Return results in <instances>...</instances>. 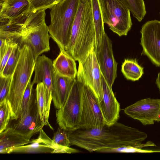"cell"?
<instances>
[{
	"label": "cell",
	"mask_w": 160,
	"mask_h": 160,
	"mask_svg": "<svg viewBox=\"0 0 160 160\" xmlns=\"http://www.w3.org/2000/svg\"><path fill=\"white\" fill-rule=\"evenodd\" d=\"M155 83L159 90L160 93V72L158 73L156 80Z\"/></svg>",
	"instance_id": "cell-34"
},
{
	"label": "cell",
	"mask_w": 160,
	"mask_h": 160,
	"mask_svg": "<svg viewBox=\"0 0 160 160\" xmlns=\"http://www.w3.org/2000/svg\"><path fill=\"white\" fill-rule=\"evenodd\" d=\"M84 85L76 78L64 105L56 111L57 123L67 131L80 128Z\"/></svg>",
	"instance_id": "cell-5"
},
{
	"label": "cell",
	"mask_w": 160,
	"mask_h": 160,
	"mask_svg": "<svg viewBox=\"0 0 160 160\" xmlns=\"http://www.w3.org/2000/svg\"><path fill=\"white\" fill-rule=\"evenodd\" d=\"M12 78V76H0V102L8 99Z\"/></svg>",
	"instance_id": "cell-30"
},
{
	"label": "cell",
	"mask_w": 160,
	"mask_h": 160,
	"mask_svg": "<svg viewBox=\"0 0 160 160\" xmlns=\"http://www.w3.org/2000/svg\"><path fill=\"white\" fill-rule=\"evenodd\" d=\"M74 79L55 73L52 83V100L57 109L64 105L71 89Z\"/></svg>",
	"instance_id": "cell-18"
},
{
	"label": "cell",
	"mask_w": 160,
	"mask_h": 160,
	"mask_svg": "<svg viewBox=\"0 0 160 160\" xmlns=\"http://www.w3.org/2000/svg\"><path fill=\"white\" fill-rule=\"evenodd\" d=\"M104 23L120 37L126 36L132 23L130 10L119 0H99Z\"/></svg>",
	"instance_id": "cell-6"
},
{
	"label": "cell",
	"mask_w": 160,
	"mask_h": 160,
	"mask_svg": "<svg viewBox=\"0 0 160 160\" xmlns=\"http://www.w3.org/2000/svg\"><path fill=\"white\" fill-rule=\"evenodd\" d=\"M52 139L55 144L59 146L70 147L71 146L68 131L59 126L54 133Z\"/></svg>",
	"instance_id": "cell-28"
},
{
	"label": "cell",
	"mask_w": 160,
	"mask_h": 160,
	"mask_svg": "<svg viewBox=\"0 0 160 160\" xmlns=\"http://www.w3.org/2000/svg\"><path fill=\"white\" fill-rule=\"evenodd\" d=\"M21 53V47L18 43L14 46L11 54L0 76H12L18 62Z\"/></svg>",
	"instance_id": "cell-25"
},
{
	"label": "cell",
	"mask_w": 160,
	"mask_h": 160,
	"mask_svg": "<svg viewBox=\"0 0 160 160\" xmlns=\"http://www.w3.org/2000/svg\"><path fill=\"white\" fill-rule=\"evenodd\" d=\"M6 0H0V5L3 4Z\"/></svg>",
	"instance_id": "cell-35"
},
{
	"label": "cell",
	"mask_w": 160,
	"mask_h": 160,
	"mask_svg": "<svg viewBox=\"0 0 160 160\" xmlns=\"http://www.w3.org/2000/svg\"><path fill=\"white\" fill-rule=\"evenodd\" d=\"M32 142V139H27L20 135L13 132L11 128L8 127L0 133V153L8 154L11 149L28 144Z\"/></svg>",
	"instance_id": "cell-21"
},
{
	"label": "cell",
	"mask_w": 160,
	"mask_h": 160,
	"mask_svg": "<svg viewBox=\"0 0 160 160\" xmlns=\"http://www.w3.org/2000/svg\"><path fill=\"white\" fill-rule=\"evenodd\" d=\"M43 127L38 113L36 92L26 115L23 118H19L17 122L10 128L13 132L30 140L31 138L39 132Z\"/></svg>",
	"instance_id": "cell-14"
},
{
	"label": "cell",
	"mask_w": 160,
	"mask_h": 160,
	"mask_svg": "<svg viewBox=\"0 0 160 160\" xmlns=\"http://www.w3.org/2000/svg\"><path fill=\"white\" fill-rule=\"evenodd\" d=\"M80 1L62 0L51 9L49 33L60 49L65 50L69 42Z\"/></svg>",
	"instance_id": "cell-4"
},
{
	"label": "cell",
	"mask_w": 160,
	"mask_h": 160,
	"mask_svg": "<svg viewBox=\"0 0 160 160\" xmlns=\"http://www.w3.org/2000/svg\"><path fill=\"white\" fill-rule=\"evenodd\" d=\"M8 41L9 42V44L8 49L0 61V74H1L11 54L14 46L17 43L12 42Z\"/></svg>",
	"instance_id": "cell-32"
},
{
	"label": "cell",
	"mask_w": 160,
	"mask_h": 160,
	"mask_svg": "<svg viewBox=\"0 0 160 160\" xmlns=\"http://www.w3.org/2000/svg\"><path fill=\"white\" fill-rule=\"evenodd\" d=\"M34 71L35 75L32 85L42 82L52 94V83L55 73L52 60L44 55L39 56L36 61Z\"/></svg>",
	"instance_id": "cell-16"
},
{
	"label": "cell",
	"mask_w": 160,
	"mask_h": 160,
	"mask_svg": "<svg viewBox=\"0 0 160 160\" xmlns=\"http://www.w3.org/2000/svg\"><path fill=\"white\" fill-rule=\"evenodd\" d=\"M121 71L127 79L133 81L138 80L144 73L143 67L135 59H125L122 65Z\"/></svg>",
	"instance_id": "cell-23"
},
{
	"label": "cell",
	"mask_w": 160,
	"mask_h": 160,
	"mask_svg": "<svg viewBox=\"0 0 160 160\" xmlns=\"http://www.w3.org/2000/svg\"><path fill=\"white\" fill-rule=\"evenodd\" d=\"M113 152L116 153H152L160 152V151H153L152 150H146L140 149L137 147L127 146L112 149Z\"/></svg>",
	"instance_id": "cell-31"
},
{
	"label": "cell",
	"mask_w": 160,
	"mask_h": 160,
	"mask_svg": "<svg viewBox=\"0 0 160 160\" xmlns=\"http://www.w3.org/2000/svg\"><path fill=\"white\" fill-rule=\"evenodd\" d=\"M32 140V142L30 143L11 149L8 154L12 153H71L79 152L78 150L70 147H61L55 144L42 129L39 132L38 138Z\"/></svg>",
	"instance_id": "cell-12"
},
{
	"label": "cell",
	"mask_w": 160,
	"mask_h": 160,
	"mask_svg": "<svg viewBox=\"0 0 160 160\" xmlns=\"http://www.w3.org/2000/svg\"><path fill=\"white\" fill-rule=\"evenodd\" d=\"M32 11L51 9L62 0H28Z\"/></svg>",
	"instance_id": "cell-29"
},
{
	"label": "cell",
	"mask_w": 160,
	"mask_h": 160,
	"mask_svg": "<svg viewBox=\"0 0 160 160\" xmlns=\"http://www.w3.org/2000/svg\"><path fill=\"white\" fill-rule=\"evenodd\" d=\"M140 32L141 54L146 55L154 64L160 67V21L146 22Z\"/></svg>",
	"instance_id": "cell-9"
},
{
	"label": "cell",
	"mask_w": 160,
	"mask_h": 160,
	"mask_svg": "<svg viewBox=\"0 0 160 160\" xmlns=\"http://www.w3.org/2000/svg\"><path fill=\"white\" fill-rule=\"evenodd\" d=\"M103 98L100 106L105 124L111 125L117 122L119 118L120 105L112 91L101 73Z\"/></svg>",
	"instance_id": "cell-15"
},
{
	"label": "cell",
	"mask_w": 160,
	"mask_h": 160,
	"mask_svg": "<svg viewBox=\"0 0 160 160\" xmlns=\"http://www.w3.org/2000/svg\"><path fill=\"white\" fill-rule=\"evenodd\" d=\"M60 49L59 55L53 61L55 71L61 76L74 79L78 71L75 60L65 50Z\"/></svg>",
	"instance_id": "cell-19"
},
{
	"label": "cell",
	"mask_w": 160,
	"mask_h": 160,
	"mask_svg": "<svg viewBox=\"0 0 160 160\" xmlns=\"http://www.w3.org/2000/svg\"><path fill=\"white\" fill-rule=\"evenodd\" d=\"M95 44L91 1L80 0L70 40L65 50L78 61L85 59Z\"/></svg>",
	"instance_id": "cell-2"
},
{
	"label": "cell",
	"mask_w": 160,
	"mask_h": 160,
	"mask_svg": "<svg viewBox=\"0 0 160 160\" xmlns=\"http://www.w3.org/2000/svg\"><path fill=\"white\" fill-rule=\"evenodd\" d=\"M38 111L43 126L48 125L52 94L42 82L37 84L35 89Z\"/></svg>",
	"instance_id": "cell-20"
},
{
	"label": "cell",
	"mask_w": 160,
	"mask_h": 160,
	"mask_svg": "<svg viewBox=\"0 0 160 160\" xmlns=\"http://www.w3.org/2000/svg\"><path fill=\"white\" fill-rule=\"evenodd\" d=\"M36 61L30 47L27 45L22 46L19 59L12 76L8 98L11 120L20 118L23 96L34 71Z\"/></svg>",
	"instance_id": "cell-3"
},
{
	"label": "cell",
	"mask_w": 160,
	"mask_h": 160,
	"mask_svg": "<svg viewBox=\"0 0 160 160\" xmlns=\"http://www.w3.org/2000/svg\"><path fill=\"white\" fill-rule=\"evenodd\" d=\"M93 21L95 33V49L96 52L100 49L104 31L102 12L99 0H91Z\"/></svg>",
	"instance_id": "cell-22"
},
{
	"label": "cell",
	"mask_w": 160,
	"mask_h": 160,
	"mask_svg": "<svg viewBox=\"0 0 160 160\" xmlns=\"http://www.w3.org/2000/svg\"><path fill=\"white\" fill-rule=\"evenodd\" d=\"M71 145L77 146L92 152L102 148H114L131 146L139 148L152 146L148 141L142 142L148 137L145 132L117 122L108 126L105 124L101 128H79L68 131Z\"/></svg>",
	"instance_id": "cell-1"
},
{
	"label": "cell",
	"mask_w": 160,
	"mask_h": 160,
	"mask_svg": "<svg viewBox=\"0 0 160 160\" xmlns=\"http://www.w3.org/2000/svg\"><path fill=\"white\" fill-rule=\"evenodd\" d=\"M29 80L24 93L22 102L20 116L19 118H23L26 115L32 102L36 93L35 89H33Z\"/></svg>",
	"instance_id": "cell-26"
},
{
	"label": "cell",
	"mask_w": 160,
	"mask_h": 160,
	"mask_svg": "<svg viewBox=\"0 0 160 160\" xmlns=\"http://www.w3.org/2000/svg\"><path fill=\"white\" fill-rule=\"evenodd\" d=\"M96 54L101 73L112 88L117 77L118 63L114 58L112 42L106 32L103 36L100 49Z\"/></svg>",
	"instance_id": "cell-13"
},
{
	"label": "cell",
	"mask_w": 160,
	"mask_h": 160,
	"mask_svg": "<svg viewBox=\"0 0 160 160\" xmlns=\"http://www.w3.org/2000/svg\"><path fill=\"white\" fill-rule=\"evenodd\" d=\"M125 113L143 125L160 122V99L148 98L139 100L125 108Z\"/></svg>",
	"instance_id": "cell-10"
},
{
	"label": "cell",
	"mask_w": 160,
	"mask_h": 160,
	"mask_svg": "<svg viewBox=\"0 0 160 160\" xmlns=\"http://www.w3.org/2000/svg\"><path fill=\"white\" fill-rule=\"evenodd\" d=\"M49 33L48 26L45 22L25 30L18 44L20 47L24 45L28 46L36 61L40 55L50 49Z\"/></svg>",
	"instance_id": "cell-11"
},
{
	"label": "cell",
	"mask_w": 160,
	"mask_h": 160,
	"mask_svg": "<svg viewBox=\"0 0 160 160\" xmlns=\"http://www.w3.org/2000/svg\"><path fill=\"white\" fill-rule=\"evenodd\" d=\"M105 124L98 99L90 88L84 84L80 128H101Z\"/></svg>",
	"instance_id": "cell-8"
},
{
	"label": "cell",
	"mask_w": 160,
	"mask_h": 160,
	"mask_svg": "<svg viewBox=\"0 0 160 160\" xmlns=\"http://www.w3.org/2000/svg\"><path fill=\"white\" fill-rule=\"evenodd\" d=\"M78 62L76 78L89 87L100 102L103 98L101 72L94 47H92L84 59Z\"/></svg>",
	"instance_id": "cell-7"
},
{
	"label": "cell",
	"mask_w": 160,
	"mask_h": 160,
	"mask_svg": "<svg viewBox=\"0 0 160 160\" xmlns=\"http://www.w3.org/2000/svg\"><path fill=\"white\" fill-rule=\"evenodd\" d=\"M0 6V22L11 21L32 11L28 0H6Z\"/></svg>",
	"instance_id": "cell-17"
},
{
	"label": "cell",
	"mask_w": 160,
	"mask_h": 160,
	"mask_svg": "<svg viewBox=\"0 0 160 160\" xmlns=\"http://www.w3.org/2000/svg\"><path fill=\"white\" fill-rule=\"evenodd\" d=\"M11 118V111L7 99L0 102V133L8 127Z\"/></svg>",
	"instance_id": "cell-27"
},
{
	"label": "cell",
	"mask_w": 160,
	"mask_h": 160,
	"mask_svg": "<svg viewBox=\"0 0 160 160\" xmlns=\"http://www.w3.org/2000/svg\"><path fill=\"white\" fill-rule=\"evenodd\" d=\"M0 56L1 61L8 49L9 42L7 39L1 38H0Z\"/></svg>",
	"instance_id": "cell-33"
},
{
	"label": "cell",
	"mask_w": 160,
	"mask_h": 160,
	"mask_svg": "<svg viewBox=\"0 0 160 160\" xmlns=\"http://www.w3.org/2000/svg\"><path fill=\"white\" fill-rule=\"evenodd\" d=\"M130 11L139 22L144 18L146 11L143 0H119Z\"/></svg>",
	"instance_id": "cell-24"
}]
</instances>
